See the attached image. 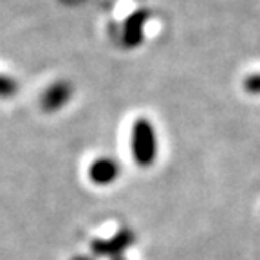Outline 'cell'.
<instances>
[{"instance_id":"6da1fadb","label":"cell","mask_w":260,"mask_h":260,"mask_svg":"<svg viewBox=\"0 0 260 260\" xmlns=\"http://www.w3.org/2000/svg\"><path fill=\"white\" fill-rule=\"evenodd\" d=\"M154 126L146 119H138L132 130V154L139 167H148L155 159Z\"/></svg>"},{"instance_id":"7a4b0ae2","label":"cell","mask_w":260,"mask_h":260,"mask_svg":"<svg viewBox=\"0 0 260 260\" xmlns=\"http://www.w3.org/2000/svg\"><path fill=\"white\" fill-rule=\"evenodd\" d=\"M71 85L69 83H65V81H58L54 85H51L45 94L42 96V109L45 112H54V110L61 109V107L67 103L71 96Z\"/></svg>"},{"instance_id":"3957f363","label":"cell","mask_w":260,"mask_h":260,"mask_svg":"<svg viewBox=\"0 0 260 260\" xmlns=\"http://www.w3.org/2000/svg\"><path fill=\"white\" fill-rule=\"evenodd\" d=\"M118 165L109 157L98 159L90 167V179H92L96 184H109L112 183L114 179L118 177Z\"/></svg>"},{"instance_id":"277c9868","label":"cell","mask_w":260,"mask_h":260,"mask_svg":"<svg viewBox=\"0 0 260 260\" xmlns=\"http://www.w3.org/2000/svg\"><path fill=\"white\" fill-rule=\"evenodd\" d=\"M148 15L143 11H138L132 15L125 24V32H123V40L126 47H136L143 40V25H145Z\"/></svg>"},{"instance_id":"5b68a950","label":"cell","mask_w":260,"mask_h":260,"mask_svg":"<svg viewBox=\"0 0 260 260\" xmlns=\"http://www.w3.org/2000/svg\"><path fill=\"white\" fill-rule=\"evenodd\" d=\"M134 237L130 232H121L116 237H112L110 240H105V242H94V251L98 255H118L121 253L125 248H128L132 244Z\"/></svg>"},{"instance_id":"8992f818","label":"cell","mask_w":260,"mask_h":260,"mask_svg":"<svg viewBox=\"0 0 260 260\" xmlns=\"http://www.w3.org/2000/svg\"><path fill=\"white\" fill-rule=\"evenodd\" d=\"M16 92V83L6 76H0V96L8 98Z\"/></svg>"},{"instance_id":"52a82bcc","label":"cell","mask_w":260,"mask_h":260,"mask_svg":"<svg viewBox=\"0 0 260 260\" xmlns=\"http://www.w3.org/2000/svg\"><path fill=\"white\" fill-rule=\"evenodd\" d=\"M244 89L251 94H260V74H253L244 81Z\"/></svg>"}]
</instances>
